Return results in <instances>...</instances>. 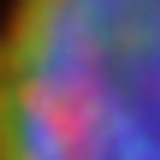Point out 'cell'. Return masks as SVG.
I'll use <instances>...</instances> for the list:
<instances>
[{"label":"cell","mask_w":160,"mask_h":160,"mask_svg":"<svg viewBox=\"0 0 160 160\" xmlns=\"http://www.w3.org/2000/svg\"><path fill=\"white\" fill-rule=\"evenodd\" d=\"M0 160H160V0H6Z\"/></svg>","instance_id":"obj_1"}]
</instances>
